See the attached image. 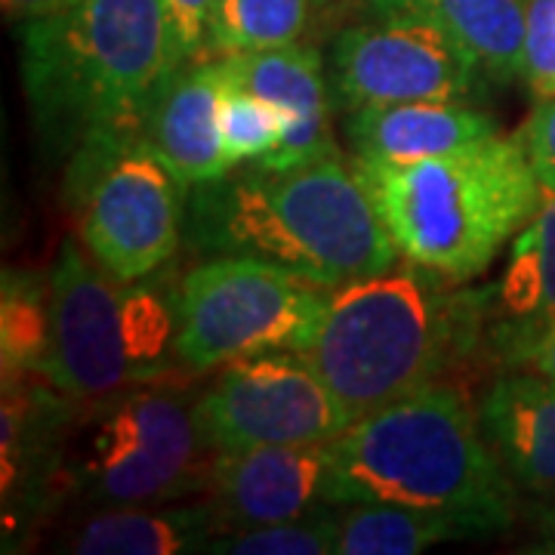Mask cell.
Segmentation results:
<instances>
[{
  "label": "cell",
  "instance_id": "obj_1",
  "mask_svg": "<svg viewBox=\"0 0 555 555\" xmlns=\"http://www.w3.org/2000/svg\"><path fill=\"white\" fill-rule=\"evenodd\" d=\"M189 247L201 257H257L324 291L392 269L401 254L356 164L337 155L262 167L192 189Z\"/></svg>",
  "mask_w": 555,
  "mask_h": 555
},
{
  "label": "cell",
  "instance_id": "obj_2",
  "mask_svg": "<svg viewBox=\"0 0 555 555\" xmlns=\"http://www.w3.org/2000/svg\"><path fill=\"white\" fill-rule=\"evenodd\" d=\"M331 503H392L448 518L466 537L516 521V481L481 433L478 411L451 383L358 416L327 441Z\"/></svg>",
  "mask_w": 555,
  "mask_h": 555
},
{
  "label": "cell",
  "instance_id": "obj_3",
  "mask_svg": "<svg viewBox=\"0 0 555 555\" xmlns=\"http://www.w3.org/2000/svg\"><path fill=\"white\" fill-rule=\"evenodd\" d=\"M488 312V291H460V281L401 257L331 291L297 352L358 420L441 379L478 346Z\"/></svg>",
  "mask_w": 555,
  "mask_h": 555
},
{
  "label": "cell",
  "instance_id": "obj_4",
  "mask_svg": "<svg viewBox=\"0 0 555 555\" xmlns=\"http://www.w3.org/2000/svg\"><path fill=\"white\" fill-rule=\"evenodd\" d=\"M22 80L40 133L78 152L100 137L142 133L173 68L167 0H68L20 25Z\"/></svg>",
  "mask_w": 555,
  "mask_h": 555
},
{
  "label": "cell",
  "instance_id": "obj_5",
  "mask_svg": "<svg viewBox=\"0 0 555 555\" xmlns=\"http://www.w3.org/2000/svg\"><path fill=\"white\" fill-rule=\"evenodd\" d=\"M352 164L398 254L460 284L481 275L546 198L521 133L416 164Z\"/></svg>",
  "mask_w": 555,
  "mask_h": 555
},
{
  "label": "cell",
  "instance_id": "obj_6",
  "mask_svg": "<svg viewBox=\"0 0 555 555\" xmlns=\"http://www.w3.org/2000/svg\"><path fill=\"white\" fill-rule=\"evenodd\" d=\"M177 287L152 275L118 281L78 241H62L50 269V343L40 379L87 404L173 377L182 371Z\"/></svg>",
  "mask_w": 555,
  "mask_h": 555
},
{
  "label": "cell",
  "instance_id": "obj_7",
  "mask_svg": "<svg viewBox=\"0 0 555 555\" xmlns=\"http://www.w3.org/2000/svg\"><path fill=\"white\" fill-rule=\"evenodd\" d=\"M195 398L160 379L75 404L53 488L96 509L207 494L217 454L204 441Z\"/></svg>",
  "mask_w": 555,
  "mask_h": 555
},
{
  "label": "cell",
  "instance_id": "obj_8",
  "mask_svg": "<svg viewBox=\"0 0 555 555\" xmlns=\"http://www.w3.org/2000/svg\"><path fill=\"white\" fill-rule=\"evenodd\" d=\"M185 195L142 133L90 139L72 152L68 201L80 244L118 281L155 275L177 257Z\"/></svg>",
  "mask_w": 555,
  "mask_h": 555
},
{
  "label": "cell",
  "instance_id": "obj_9",
  "mask_svg": "<svg viewBox=\"0 0 555 555\" xmlns=\"http://www.w3.org/2000/svg\"><path fill=\"white\" fill-rule=\"evenodd\" d=\"M324 287L257 257H204L177 287V361L210 374L232 361L297 349L327 302Z\"/></svg>",
  "mask_w": 555,
  "mask_h": 555
},
{
  "label": "cell",
  "instance_id": "obj_10",
  "mask_svg": "<svg viewBox=\"0 0 555 555\" xmlns=\"http://www.w3.org/2000/svg\"><path fill=\"white\" fill-rule=\"evenodd\" d=\"M204 441L214 454L272 444H327L352 414L297 349L259 352L219 367L195 398Z\"/></svg>",
  "mask_w": 555,
  "mask_h": 555
},
{
  "label": "cell",
  "instance_id": "obj_11",
  "mask_svg": "<svg viewBox=\"0 0 555 555\" xmlns=\"http://www.w3.org/2000/svg\"><path fill=\"white\" fill-rule=\"evenodd\" d=\"M349 25L334 43V90L343 108L392 102H466L478 65L436 25L401 10Z\"/></svg>",
  "mask_w": 555,
  "mask_h": 555
},
{
  "label": "cell",
  "instance_id": "obj_12",
  "mask_svg": "<svg viewBox=\"0 0 555 555\" xmlns=\"http://www.w3.org/2000/svg\"><path fill=\"white\" fill-rule=\"evenodd\" d=\"M210 500L225 531L275 525L331 506L327 444H272L217 454Z\"/></svg>",
  "mask_w": 555,
  "mask_h": 555
},
{
  "label": "cell",
  "instance_id": "obj_13",
  "mask_svg": "<svg viewBox=\"0 0 555 555\" xmlns=\"http://www.w3.org/2000/svg\"><path fill=\"white\" fill-rule=\"evenodd\" d=\"M219 60L225 65V78L257 93L259 100L272 102L281 115L278 145L257 164L297 167L337 155V142L331 130V87L321 50L297 40L272 50H254Z\"/></svg>",
  "mask_w": 555,
  "mask_h": 555
},
{
  "label": "cell",
  "instance_id": "obj_14",
  "mask_svg": "<svg viewBox=\"0 0 555 555\" xmlns=\"http://www.w3.org/2000/svg\"><path fill=\"white\" fill-rule=\"evenodd\" d=\"M225 83L219 56L182 62L160 80L142 120L145 142L189 192L232 170L219 124Z\"/></svg>",
  "mask_w": 555,
  "mask_h": 555
},
{
  "label": "cell",
  "instance_id": "obj_15",
  "mask_svg": "<svg viewBox=\"0 0 555 555\" xmlns=\"http://www.w3.org/2000/svg\"><path fill=\"white\" fill-rule=\"evenodd\" d=\"M476 411L516 488L555 500V379L506 371L481 392Z\"/></svg>",
  "mask_w": 555,
  "mask_h": 555
},
{
  "label": "cell",
  "instance_id": "obj_16",
  "mask_svg": "<svg viewBox=\"0 0 555 555\" xmlns=\"http://www.w3.org/2000/svg\"><path fill=\"white\" fill-rule=\"evenodd\" d=\"M496 120L466 102L361 105L346 118L352 158L371 164H416L494 137Z\"/></svg>",
  "mask_w": 555,
  "mask_h": 555
},
{
  "label": "cell",
  "instance_id": "obj_17",
  "mask_svg": "<svg viewBox=\"0 0 555 555\" xmlns=\"http://www.w3.org/2000/svg\"><path fill=\"white\" fill-rule=\"evenodd\" d=\"M225 531L210 494L204 500H167L108 506L80 521L60 546L80 555H185L207 553Z\"/></svg>",
  "mask_w": 555,
  "mask_h": 555
},
{
  "label": "cell",
  "instance_id": "obj_18",
  "mask_svg": "<svg viewBox=\"0 0 555 555\" xmlns=\"http://www.w3.org/2000/svg\"><path fill=\"white\" fill-rule=\"evenodd\" d=\"M531 0H371L436 25L496 83L525 78V35Z\"/></svg>",
  "mask_w": 555,
  "mask_h": 555
},
{
  "label": "cell",
  "instance_id": "obj_19",
  "mask_svg": "<svg viewBox=\"0 0 555 555\" xmlns=\"http://www.w3.org/2000/svg\"><path fill=\"white\" fill-rule=\"evenodd\" d=\"M488 309L496 324H534L555 315V195H546L534 219L521 229L509 262L494 287Z\"/></svg>",
  "mask_w": 555,
  "mask_h": 555
},
{
  "label": "cell",
  "instance_id": "obj_20",
  "mask_svg": "<svg viewBox=\"0 0 555 555\" xmlns=\"http://www.w3.org/2000/svg\"><path fill=\"white\" fill-rule=\"evenodd\" d=\"M466 537L448 518L392 503H339L337 555H416Z\"/></svg>",
  "mask_w": 555,
  "mask_h": 555
},
{
  "label": "cell",
  "instance_id": "obj_21",
  "mask_svg": "<svg viewBox=\"0 0 555 555\" xmlns=\"http://www.w3.org/2000/svg\"><path fill=\"white\" fill-rule=\"evenodd\" d=\"M312 22V0H219L207 25V56H238L297 43Z\"/></svg>",
  "mask_w": 555,
  "mask_h": 555
},
{
  "label": "cell",
  "instance_id": "obj_22",
  "mask_svg": "<svg viewBox=\"0 0 555 555\" xmlns=\"http://www.w3.org/2000/svg\"><path fill=\"white\" fill-rule=\"evenodd\" d=\"M50 343V281L7 272L0 299L3 377H40Z\"/></svg>",
  "mask_w": 555,
  "mask_h": 555
},
{
  "label": "cell",
  "instance_id": "obj_23",
  "mask_svg": "<svg viewBox=\"0 0 555 555\" xmlns=\"http://www.w3.org/2000/svg\"><path fill=\"white\" fill-rule=\"evenodd\" d=\"M214 555H337V506H321L315 513L257 525V528H235L207 546Z\"/></svg>",
  "mask_w": 555,
  "mask_h": 555
},
{
  "label": "cell",
  "instance_id": "obj_24",
  "mask_svg": "<svg viewBox=\"0 0 555 555\" xmlns=\"http://www.w3.org/2000/svg\"><path fill=\"white\" fill-rule=\"evenodd\" d=\"M222 142L232 167L235 164H257L278 145L281 137V115L272 102L259 100L257 93L244 90L238 83H225L222 93Z\"/></svg>",
  "mask_w": 555,
  "mask_h": 555
},
{
  "label": "cell",
  "instance_id": "obj_25",
  "mask_svg": "<svg viewBox=\"0 0 555 555\" xmlns=\"http://www.w3.org/2000/svg\"><path fill=\"white\" fill-rule=\"evenodd\" d=\"M491 346L509 371L555 379V315L534 324H494Z\"/></svg>",
  "mask_w": 555,
  "mask_h": 555
},
{
  "label": "cell",
  "instance_id": "obj_26",
  "mask_svg": "<svg viewBox=\"0 0 555 555\" xmlns=\"http://www.w3.org/2000/svg\"><path fill=\"white\" fill-rule=\"evenodd\" d=\"M525 80L534 87L537 96L555 93V0L528 3Z\"/></svg>",
  "mask_w": 555,
  "mask_h": 555
},
{
  "label": "cell",
  "instance_id": "obj_27",
  "mask_svg": "<svg viewBox=\"0 0 555 555\" xmlns=\"http://www.w3.org/2000/svg\"><path fill=\"white\" fill-rule=\"evenodd\" d=\"M219 0H167L170 40L177 65L207 56V25Z\"/></svg>",
  "mask_w": 555,
  "mask_h": 555
},
{
  "label": "cell",
  "instance_id": "obj_28",
  "mask_svg": "<svg viewBox=\"0 0 555 555\" xmlns=\"http://www.w3.org/2000/svg\"><path fill=\"white\" fill-rule=\"evenodd\" d=\"M525 139L528 158L546 195H555V93L540 96L531 118L518 130Z\"/></svg>",
  "mask_w": 555,
  "mask_h": 555
},
{
  "label": "cell",
  "instance_id": "obj_29",
  "mask_svg": "<svg viewBox=\"0 0 555 555\" xmlns=\"http://www.w3.org/2000/svg\"><path fill=\"white\" fill-rule=\"evenodd\" d=\"M0 3H3V16L10 22H16V25H22V22L40 20V16L56 13L68 0H0Z\"/></svg>",
  "mask_w": 555,
  "mask_h": 555
}]
</instances>
